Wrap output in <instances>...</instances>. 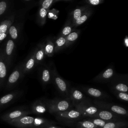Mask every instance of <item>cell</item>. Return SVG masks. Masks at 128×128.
<instances>
[{
  "instance_id": "obj_1",
  "label": "cell",
  "mask_w": 128,
  "mask_h": 128,
  "mask_svg": "<svg viewBox=\"0 0 128 128\" xmlns=\"http://www.w3.org/2000/svg\"><path fill=\"white\" fill-rule=\"evenodd\" d=\"M45 102L49 112L56 114L70 110L72 104L69 98L46 100H45Z\"/></svg>"
},
{
  "instance_id": "obj_2",
  "label": "cell",
  "mask_w": 128,
  "mask_h": 128,
  "mask_svg": "<svg viewBox=\"0 0 128 128\" xmlns=\"http://www.w3.org/2000/svg\"><path fill=\"white\" fill-rule=\"evenodd\" d=\"M52 80L56 88L65 98H68L70 87L69 84L59 75L54 66L51 68Z\"/></svg>"
},
{
  "instance_id": "obj_3",
  "label": "cell",
  "mask_w": 128,
  "mask_h": 128,
  "mask_svg": "<svg viewBox=\"0 0 128 128\" xmlns=\"http://www.w3.org/2000/svg\"><path fill=\"white\" fill-rule=\"evenodd\" d=\"M24 76L22 72V64H20L16 67L12 74L8 78L6 82V88L10 90L14 86L18 81Z\"/></svg>"
},
{
  "instance_id": "obj_4",
  "label": "cell",
  "mask_w": 128,
  "mask_h": 128,
  "mask_svg": "<svg viewBox=\"0 0 128 128\" xmlns=\"http://www.w3.org/2000/svg\"><path fill=\"white\" fill-rule=\"evenodd\" d=\"M74 106L76 110L80 112L82 116L90 118L100 110L97 107L90 104L87 100Z\"/></svg>"
},
{
  "instance_id": "obj_5",
  "label": "cell",
  "mask_w": 128,
  "mask_h": 128,
  "mask_svg": "<svg viewBox=\"0 0 128 128\" xmlns=\"http://www.w3.org/2000/svg\"><path fill=\"white\" fill-rule=\"evenodd\" d=\"M34 117L24 116L10 122L9 124L18 128H30L34 126Z\"/></svg>"
},
{
  "instance_id": "obj_6",
  "label": "cell",
  "mask_w": 128,
  "mask_h": 128,
  "mask_svg": "<svg viewBox=\"0 0 128 128\" xmlns=\"http://www.w3.org/2000/svg\"><path fill=\"white\" fill-rule=\"evenodd\" d=\"M30 112L24 110L18 109L6 112L1 116L0 118L4 122L9 124L10 122L24 116H27Z\"/></svg>"
},
{
  "instance_id": "obj_7",
  "label": "cell",
  "mask_w": 128,
  "mask_h": 128,
  "mask_svg": "<svg viewBox=\"0 0 128 128\" xmlns=\"http://www.w3.org/2000/svg\"><path fill=\"white\" fill-rule=\"evenodd\" d=\"M39 77L40 82L44 86L49 84L52 80L51 68L46 65H44L40 69Z\"/></svg>"
},
{
  "instance_id": "obj_8",
  "label": "cell",
  "mask_w": 128,
  "mask_h": 128,
  "mask_svg": "<svg viewBox=\"0 0 128 128\" xmlns=\"http://www.w3.org/2000/svg\"><path fill=\"white\" fill-rule=\"evenodd\" d=\"M114 75V68L112 66H110L100 73L92 80V81L98 82H108L112 80Z\"/></svg>"
},
{
  "instance_id": "obj_9",
  "label": "cell",
  "mask_w": 128,
  "mask_h": 128,
  "mask_svg": "<svg viewBox=\"0 0 128 128\" xmlns=\"http://www.w3.org/2000/svg\"><path fill=\"white\" fill-rule=\"evenodd\" d=\"M16 49V44L15 42L12 40L10 38L7 41L4 49L2 50L4 58L6 61L8 66L12 60L14 56Z\"/></svg>"
},
{
  "instance_id": "obj_10",
  "label": "cell",
  "mask_w": 128,
  "mask_h": 128,
  "mask_svg": "<svg viewBox=\"0 0 128 128\" xmlns=\"http://www.w3.org/2000/svg\"><path fill=\"white\" fill-rule=\"evenodd\" d=\"M96 104L100 108H104L109 110L110 111L122 116H127L128 112L126 110L122 107L117 105H114L112 104H109L100 101H94Z\"/></svg>"
},
{
  "instance_id": "obj_11",
  "label": "cell",
  "mask_w": 128,
  "mask_h": 128,
  "mask_svg": "<svg viewBox=\"0 0 128 128\" xmlns=\"http://www.w3.org/2000/svg\"><path fill=\"white\" fill-rule=\"evenodd\" d=\"M22 72L24 75L32 71L37 65L34 57V50H32L27 56L24 62L22 63Z\"/></svg>"
},
{
  "instance_id": "obj_12",
  "label": "cell",
  "mask_w": 128,
  "mask_h": 128,
  "mask_svg": "<svg viewBox=\"0 0 128 128\" xmlns=\"http://www.w3.org/2000/svg\"><path fill=\"white\" fill-rule=\"evenodd\" d=\"M68 98L74 105L86 100V96L82 92L75 88H70Z\"/></svg>"
},
{
  "instance_id": "obj_13",
  "label": "cell",
  "mask_w": 128,
  "mask_h": 128,
  "mask_svg": "<svg viewBox=\"0 0 128 128\" xmlns=\"http://www.w3.org/2000/svg\"><path fill=\"white\" fill-rule=\"evenodd\" d=\"M8 66L4 56L2 50H0V89L4 85L6 78Z\"/></svg>"
},
{
  "instance_id": "obj_14",
  "label": "cell",
  "mask_w": 128,
  "mask_h": 128,
  "mask_svg": "<svg viewBox=\"0 0 128 128\" xmlns=\"http://www.w3.org/2000/svg\"><path fill=\"white\" fill-rule=\"evenodd\" d=\"M20 94V92L14 91L0 98V109L4 108L12 102Z\"/></svg>"
},
{
  "instance_id": "obj_15",
  "label": "cell",
  "mask_w": 128,
  "mask_h": 128,
  "mask_svg": "<svg viewBox=\"0 0 128 128\" xmlns=\"http://www.w3.org/2000/svg\"><path fill=\"white\" fill-rule=\"evenodd\" d=\"M56 116L66 120H76L81 116L82 114L76 110H69L64 112L56 113Z\"/></svg>"
},
{
  "instance_id": "obj_16",
  "label": "cell",
  "mask_w": 128,
  "mask_h": 128,
  "mask_svg": "<svg viewBox=\"0 0 128 128\" xmlns=\"http://www.w3.org/2000/svg\"><path fill=\"white\" fill-rule=\"evenodd\" d=\"M90 7V6H89L84 5L76 8H74L69 14L68 18L73 24Z\"/></svg>"
},
{
  "instance_id": "obj_17",
  "label": "cell",
  "mask_w": 128,
  "mask_h": 128,
  "mask_svg": "<svg viewBox=\"0 0 128 128\" xmlns=\"http://www.w3.org/2000/svg\"><path fill=\"white\" fill-rule=\"evenodd\" d=\"M33 50L34 57L37 64H41L46 56L44 48V42L38 44Z\"/></svg>"
},
{
  "instance_id": "obj_18",
  "label": "cell",
  "mask_w": 128,
  "mask_h": 128,
  "mask_svg": "<svg viewBox=\"0 0 128 128\" xmlns=\"http://www.w3.org/2000/svg\"><path fill=\"white\" fill-rule=\"evenodd\" d=\"M82 90L88 95L90 96L98 98H102L108 96L107 94L104 92L92 87H84Z\"/></svg>"
},
{
  "instance_id": "obj_19",
  "label": "cell",
  "mask_w": 128,
  "mask_h": 128,
  "mask_svg": "<svg viewBox=\"0 0 128 128\" xmlns=\"http://www.w3.org/2000/svg\"><path fill=\"white\" fill-rule=\"evenodd\" d=\"M44 48L46 56L52 57L54 54V40L52 38H48L44 42Z\"/></svg>"
},
{
  "instance_id": "obj_20",
  "label": "cell",
  "mask_w": 128,
  "mask_h": 128,
  "mask_svg": "<svg viewBox=\"0 0 128 128\" xmlns=\"http://www.w3.org/2000/svg\"><path fill=\"white\" fill-rule=\"evenodd\" d=\"M32 111L37 114H42L44 113L47 109L45 100H38L32 105Z\"/></svg>"
},
{
  "instance_id": "obj_21",
  "label": "cell",
  "mask_w": 128,
  "mask_h": 128,
  "mask_svg": "<svg viewBox=\"0 0 128 128\" xmlns=\"http://www.w3.org/2000/svg\"><path fill=\"white\" fill-rule=\"evenodd\" d=\"M115 115L112 112L106 110H100L95 114L92 116V118H98L104 120H109L114 118Z\"/></svg>"
},
{
  "instance_id": "obj_22",
  "label": "cell",
  "mask_w": 128,
  "mask_h": 128,
  "mask_svg": "<svg viewBox=\"0 0 128 128\" xmlns=\"http://www.w3.org/2000/svg\"><path fill=\"white\" fill-rule=\"evenodd\" d=\"M20 24L14 22L8 30V34L10 35V39L14 41L16 40L20 36Z\"/></svg>"
},
{
  "instance_id": "obj_23",
  "label": "cell",
  "mask_w": 128,
  "mask_h": 128,
  "mask_svg": "<svg viewBox=\"0 0 128 128\" xmlns=\"http://www.w3.org/2000/svg\"><path fill=\"white\" fill-rule=\"evenodd\" d=\"M92 10L90 6L72 24L74 28L84 23L92 16Z\"/></svg>"
},
{
  "instance_id": "obj_24",
  "label": "cell",
  "mask_w": 128,
  "mask_h": 128,
  "mask_svg": "<svg viewBox=\"0 0 128 128\" xmlns=\"http://www.w3.org/2000/svg\"><path fill=\"white\" fill-rule=\"evenodd\" d=\"M14 16H11L0 22V34L8 32V30L12 24L14 22Z\"/></svg>"
},
{
  "instance_id": "obj_25",
  "label": "cell",
  "mask_w": 128,
  "mask_h": 128,
  "mask_svg": "<svg viewBox=\"0 0 128 128\" xmlns=\"http://www.w3.org/2000/svg\"><path fill=\"white\" fill-rule=\"evenodd\" d=\"M66 37L58 36L55 40H54V53L58 52L66 48Z\"/></svg>"
},
{
  "instance_id": "obj_26",
  "label": "cell",
  "mask_w": 128,
  "mask_h": 128,
  "mask_svg": "<svg viewBox=\"0 0 128 128\" xmlns=\"http://www.w3.org/2000/svg\"><path fill=\"white\" fill-rule=\"evenodd\" d=\"M80 34V30L74 29L66 37V48L72 46L78 39Z\"/></svg>"
},
{
  "instance_id": "obj_27",
  "label": "cell",
  "mask_w": 128,
  "mask_h": 128,
  "mask_svg": "<svg viewBox=\"0 0 128 128\" xmlns=\"http://www.w3.org/2000/svg\"><path fill=\"white\" fill-rule=\"evenodd\" d=\"M48 14V10H46L41 7L39 8L37 14L36 22L40 26H42L46 24Z\"/></svg>"
},
{
  "instance_id": "obj_28",
  "label": "cell",
  "mask_w": 128,
  "mask_h": 128,
  "mask_svg": "<svg viewBox=\"0 0 128 128\" xmlns=\"http://www.w3.org/2000/svg\"><path fill=\"white\" fill-rule=\"evenodd\" d=\"M74 30L72 22L68 18L66 21L62 29L59 34V36L66 37Z\"/></svg>"
},
{
  "instance_id": "obj_29",
  "label": "cell",
  "mask_w": 128,
  "mask_h": 128,
  "mask_svg": "<svg viewBox=\"0 0 128 128\" xmlns=\"http://www.w3.org/2000/svg\"><path fill=\"white\" fill-rule=\"evenodd\" d=\"M112 89L113 91L126 92L128 90V87L126 83L118 81L114 82L112 86Z\"/></svg>"
},
{
  "instance_id": "obj_30",
  "label": "cell",
  "mask_w": 128,
  "mask_h": 128,
  "mask_svg": "<svg viewBox=\"0 0 128 128\" xmlns=\"http://www.w3.org/2000/svg\"><path fill=\"white\" fill-rule=\"evenodd\" d=\"M61 1L60 0H44L40 2V7L44 8L46 10H49L51 6L54 3Z\"/></svg>"
},
{
  "instance_id": "obj_31",
  "label": "cell",
  "mask_w": 128,
  "mask_h": 128,
  "mask_svg": "<svg viewBox=\"0 0 128 128\" xmlns=\"http://www.w3.org/2000/svg\"><path fill=\"white\" fill-rule=\"evenodd\" d=\"M124 126V123L121 122H108L101 128H121Z\"/></svg>"
},
{
  "instance_id": "obj_32",
  "label": "cell",
  "mask_w": 128,
  "mask_h": 128,
  "mask_svg": "<svg viewBox=\"0 0 128 128\" xmlns=\"http://www.w3.org/2000/svg\"><path fill=\"white\" fill-rule=\"evenodd\" d=\"M78 127L80 128H98L97 126L88 120L78 122Z\"/></svg>"
},
{
  "instance_id": "obj_33",
  "label": "cell",
  "mask_w": 128,
  "mask_h": 128,
  "mask_svg": "<svg viewBox=\"0 0 128 128\" xmlns=\"http://www.w3.org/2000/svg\"><path fill=\"white\" fill-rule=\"evenodd\" d=\"M88 120L92 122L96 126H97L98 128H101L103 127L105 124H106V120L98 118H90Z\"/></svg>"
},
{
  "instance_id": "obj_34",
  "label": "cell",
  "mask_w": 128,
  "mask_h": 128,
  "mask_svg": "<svg viewBox=\"0 0 128 128\" xmlns=\"http://www.w3.org/2000/svg\"><path fill=\"white\" fill-rule=\"evenodd\" d=\"M8 6V2L6 0L0 2V16L3 15L6 11Z\"/></svg>"
},
{
  "instance_id": "obj_35",
  "label": "cell",
  "mask_w": 128,
  "mask_h": 128,
  "mask_svg": "<svg viewBox=\"0 0 128 128\" xmlns=\"http://www.w3.org/2000/svg\"><path fill=\"white\" fill-rule=\"evenodd\" d=\"M114 92L118 97V98L120 100H122L124 102L128 101V94L126 92H116V91H114Z\"/></svg>"
},
{
  "instance_id": "obj_36",
  "label": "cell",
  "mask_w": 128,
  "mask_h": 128,
  "mask_svg": "<svg viewBox=\"0 0 128 128\" xmlns=\"http://www.w3.org/2000/svg\"><path fill=\"white\" fill-rule=\"evenodd\" d=\"M104 2V0H86L82 2L85 3L86 4V5H88L90 6L99 5Z\"/></svg>"
},
{
  "instance_id": "obj_37",
  "label": "cell",
  "mask_w": 128,
  "mask_h": 128,
  "mask_svg": "<svg viewBox=\"0 0 128 128\" xmlns=\"http://www.w3.org/2000/svg\"><path fill=\"white\" fill-rule=\"evenodd\" d=\"M8 35V32L4 33V34H0V43L4 40L5 39L6 36Z\"/></svg>"
},
{
  "instance_id": "obj_38",
  "label": "cell",
  "mask_w": 128,
  "mask_h": 128,
  "mask_svg": "<svg viewBox=\"0 0 128 128\" xmlns=\"http://www.w3.org/2000/svg\"><path fill=\"white\" fill-rule=\"evenodd\" d=\"M124 45L126 46V47H128V36H126L124 40Z\"/></svg>"
},
{
  "instance_id": "obj_39",
  "label": "cell",
  "mask_w": 128,
  "mask_h": 128,
  "mask_svg": "<svg viewBox=\"0 0 128 128\" xmlns=\"http://www.w3.org/2000/svg\"><path fill=\"white\" fill-rule=\"evenodd\" d=\"M47 128H57L56 126H50V127H48Z\"/></svg>"
}]
</instances>
